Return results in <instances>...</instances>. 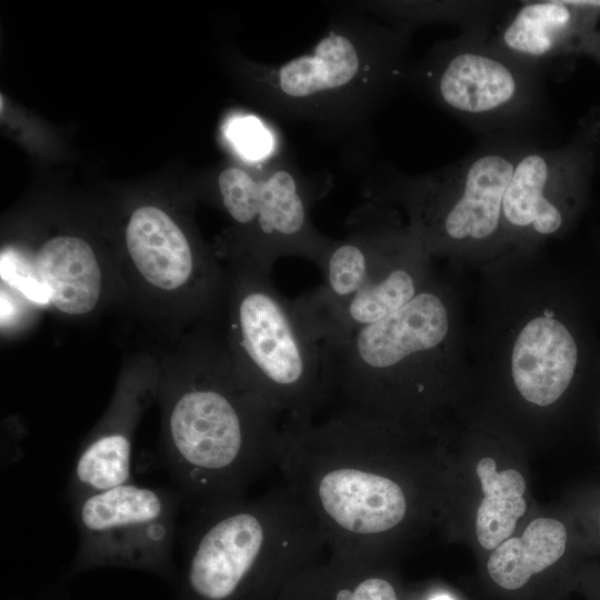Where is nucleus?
Listing matches in <instances>:
<instances>
[{
  "label": "nucleus",
  "mask_w": 600,
  "mask_h": 600,
  "mask_svg": "<svg viewBox=\"0 0 600 600\" xmlns=\"http://www.w3.org/2000/svg\"><path fill=\"white\" fill-rule=\"evenodd\" d=\"M411 31L341 13L309 53L254 68L261 103L277 118L360 141L380 107L406 84Z\"/></svg>",
  "instance_id": "nucleus-1"
},
{
  "label": "nucleus",
  "mask_w": 600,
  "mask_h": 600,
  "mask_svg": "<svg viewBox=\"0 0 600 600\" xmlns=\"http://www.w3.org/2000/svg\"><path fill=\"white\" fill-rule=\"evenodd\" d=\"M529 142L524 136H491L466 158L430 172L378 170L366 180L363 196L403 204L422 244L486 241L500 229L503 197Z\"/></svg>",
  "instance_id": "nucleus-2"
},
{
  "label": "nucleus",
  "mask_w": 600,
  "mask_h": 600,
  "mask_svg": "<svg viewBox=\"0 0 600 600\" xmlns=\"http://www.w3.org/2000/svg\"><path fill=\"white\" fill-rule=\"evenodd\" d=\"M489 37L461 33L437 42L410 62L406 84L489 137L524 136L544 111V74L500 51Z\"/></svg>",
  "instance_id": "nucleus-3"
},
{
  "label": "nucleus",
  "mask_w": 600,
  "mask_h": 600,
  "mask_svg": "<svg viewBox=\"0 0 600 600\" xmlns=\"http://www.w3.org/2000/svg\"><path fill=\"white\" fill-rule=\"evenodd\" d=\"M233 254L230 294V357L257 394L301 404L322 387V346L297 316L271 273Z\"/></svg>",
  "instance_id": "nucleus-4"
},
{
  "label": "nucleus",
  "mask_w": 600,
  "mask_h": 600,
  "mask_svg": "<svg viewBox=\"0 0 600 600\" xmlns=\"http://www.w3.org/2000/svg\"><path fill=\"white\" fill-rule=\"evenodd\" d=\"M228 351L206 349L201 371L169 402L166 460L186 491L208 489L240 464L251 427L249 401L234 393L242 378Z\"/></svg>",
  "instance_id": "nucleus-5"
},
{
  "label": "nucleus",
  "mask_w": 600,
  "mask_h": 600,
  "mask_svg": "<svg viewBox=\"0 0 600 600\" xmlns=\"http://www.w3.org/2000/svg\"><path fill=\"white\" fill-rule=\"evenodd\" d=\"M331 184L329 174L308 176L282 152L256 166L227 210L240 230L230 253L248 257L269 273L283 257L318 266L333 239L313 224L311 211Z\"/></svg>",
  "instance_id": "nucleus-6"
},
{
  "label": "nucleus",
  "mask_w": 600,
  "mask_h": 600,
  "mask_svg": "<svg viewBox=\"0 0 600 600\" xmlns=\"http://www.w3.org/2000/svg\"><path fill=\"white\" fill-rule=\"evenodd\" d=\"M179 497L128 482L72 501L79 532L73 568L171 569Z\"/></svg>",
  "instance_id": "nucleus-7"
},
{
  "label": "nucleus",
  "mask_w": 600,
  "mask_h": 600,
  "mask_svg": "<svg viewBox=\"0 0 600 600\" xmlns=\"http://www.w3.org/2000/svg\"><path fill=\"white\" fill-rule=\"evenodd\" d=\"M343 239H333L318 268L322 283L292 300L301 322L337 307L384 277L416 240L402 230L387 204L366 199L346 221Z\"/></svg>",
  "instance_id": "nucleus-8"
},
{
  "label": "nucleus",
  "mask_w": 600,
  "mask_h": 600,
  "mask_svg": "<svg viewBox=\"0 0 600 600\" xmlns=\"http://www.w3.org/2000/svg\"><path fill=\"white\" fill-rule=\"evenodd\" d=\"M574 147H539L529 142L520 153L502 202V221L512 230L551 236L564 223L563 198L579 174Z\"/></svg>",
  "instance_id": "nucleus-9"
},
{
  "label": "nucleus",
  "mask_w": 600,
  "mask_h": 600,
  "mask_svg": "<svg viewBox=\"0 0 600 600\" xmlns=\"http://www.w3.org/2000/svg\"><path fill=\"white\" fill-rule=\"evenodd\" d=\"M129 256L141 274L160 290L197 286L214 298L220 292V274L212 263L198 261L181 228L161 209L140 207L126 230Z\"/></svg>",
  "instance_id": "nucleus-10"
},
{
  "label": "nucleus",
  "mask_w": 600,
  "mask_h": 600,
  "mask_svg": "<svg viewBox=\"0 0 600 600\" xmlns=\"http://www.w3.org/2000/svg\"><path fill=\"white\" fill-rule=\"evenodd\" d=\"M263 539V527L250 512H233L218 519L190 550V591L202 600L229 599L254 564Z\"/></svg>",
  "instance_id": "nucleus-11"
},
{
  "label": "nucleus",
  "mask_w": 600,
  "mask_h": 600,
  "mask_svg": "<svg viewBox=\"0 0 600 600\" xmlns=\"http://www.w3.org/2000/svg\"><path fill=\"white\" fill-rule=\"evenodd\" d=\"M584 9L580 1H521L502 14L489 39L503 53L546 76L554 61L572 50Z\"/></svg>",
  "instance_id": "nucleus-12"
},
{
  "label": "nucleus",
  "mask_w": 600,
  "mask_h": 600,
  "mask_svg": "<svg viewBox=\"0 0 600 600\" xmlns=\"http://www.w3.org/2000/svg\"><path fill=\"white\" fill-rule=\"evenodd\" d=\"M577 361V343L566 326L552 317L534 318L513 346L514 384L527 401L549 406L568 389Z\"/></svg>",
  "instance_id": "nucleus-13"
},
{
  "label": "nucleus",
  "mask_w": 600,
  "mask_h": 600,
  "mask_svg": "<svg viewBox=\"0 0 600 600\" xmlns=\"http://www.w3.org/2000/svg\"><path fill=\"white\" fill-rule=\"evenodd\" d=\"M326 512L342 528L378 533L397 526L406 514L401 488L389 478L358 469L328 472L319 484Z\"/></svg>",
  "instance_id": "nucleus-14"
},
{
  "label": "nucleus",
  "mask_w": 600,
  "mask_h": 600,
  "mask_svg": "<svg viewBox=\"0 0 600 600\" xmlns=\"http://www.w3.org/2000/svg\"><path fill=\"white\" fill-rule=\"evenodd\" d=\"M33 262L49 302L57 310L81 316L97 306L102 277L87 241L72 236L54 237L42 244Z\"/></svg>",
  "instance_id": "nucleus-15"
},
{
  "label": "nucleus",
  "mask_w": 600,
  "mask_h": 600,
  "mask_svg": "<svg viewBox=\"0 0 600 600\" xmlns=\"http://www.w3.org/2000/svg\"><path fill=\"white\" fill-rule=\"evenodd\" d=\"M567 530L554 519L538 518L519 538L498 546L487 568L492 580L508 590L523 587L529 579L552 566L564 553Z\"/></svg>",
  "instance_id": "nucleus-16"
},
{
  "label": "nucleus",
  "mask_w": 600,
  "mask_h": 600,
  "mask_svg": "<svg viewBox=\"0 0 600 600\" xmlns=\"http://www.w3.org/2000/svg\"><path fill=\"white\" fill-rule=\"evenodd\" d=\"M509 2L496 1H370L353 4L389 23L413 29L428 22L458 24L462 34L489 37L493 23L509 8Z\"/></svg>",
  "instance_id": "nucleus-17"
},
{
  "label": "nucleus",
  "mask_w": 600,
  "mask_h": 600,
  "mask_svg": "<svg viewBox=\"0 0 600 600\" xmlns=\"http://www.w3.org/2000/svg\"><path fill=\"white\" fill-rule=\"evenodd\" d=\"M477 474L484 494L477 512V538L482 548L494 550L509 539L526 512V482L517 470L498 471L491 458L478 462Z\"/></svg>",
  "instance_id": "nucleus-18"
},
{
  "label": "nucleus",
  "mask_w": 600,
  "mask_h": 600,
  "mask_svg": "<svg viewBox=\"0 0 600 600\" xmlns=\"http://www.w3.org/2000/svg\"><path fill=\"white\" fill-rule=\"evenodd\" d=\"M224 134L237 154L251 166L262 164L281 153L280 140L256 116H236L228 120Z\"/></svg>",
  "instance_id": "nucleus-19"
},
{
  "label": "nucleus",
  "mask_w": 600,
  "mask_h": 600,
  "mask_svg": "<svg viewBox=\"0 0 600 600\" xmlns=\"http://www.w3.org/2000/svg\"><path fill=\"white\" fill-rule=\"evenodd\" d=\"M1 278L36 302L47 303L49 301L47 290L38 277L33 260L30 261L16 250L2 251Z\"/></svg>",
  "instance_id": "nucleus-20"
},
{
  "label": "nucleus",
  "mask_w": 600,
  "mask_h": 600,
  "mask_svg": "<svg viewBox=\"0 0 600 600\" xmlns=\"http://www.w3.org/2000/svg\"><path fill=\"white\" fill-rule=\"evenodd\" d=\"M351 600H397V596L388 581L380 578H370L356 588Z\"/></svg>",
  "instance_id": "nucleus-21"
},
{
  "label": "nucleus",
  "mask_w": 600,
  "mask_h": 600,
  "mask_svg": "<svg viewBox=\"0 0 600 600\" xmlns=\"http://www.w3.org/2000/svg\"><path fill=\"white\" fill-rule=\"evenodd\" d=\"M432 600H454V599L446 594H440V596L434 597Z\"/></svg>",
  "instance_id": "nucleus-22"
}]
</instances>
